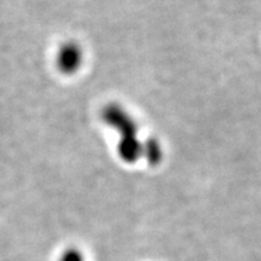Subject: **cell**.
Segmentation results:
<instances>
[{
  "mask_svg": "<svg viewBox=\"0 0 261 261\" xmlns=\"http://www.w3.org/2000/svg\"><path fill=\"white\" fill-rule=\"evenodd\" d=\"M104 122L120 133V140L137 138L138 127L133 117L119 104H108L102 112Z\"/></svg>",
  "mask_w": 261,
  "mask_h": 261,
  "instance_id": "1",
  "label": "cell"
},
{
  "mask_svg": "<svg viewBox=\"0 0 261 261\" xmlns=\"http://www.w3.org/2000/svg\"><path fill=\"white\" fill-rule=\"evenodd\" d=\"M84 60L80 45L74 41H67L57 52V68L64 74H74L79 70Z\"/></svg>",
  "mask_w": 261,
  "mask_h": 261,
  "instance_id": "2",
  "label": "cell"
},
{
  "mask_svg": "<svg viewBox=\"0 0 261 261\" xmlns=\"http://www.w3.org/2000/svg\"><path fill=\"white\" fill-rule=\"evenodd\" d=\"M142 148L143 145L140 144L138 138L122 139L119 140V143H117L119 156L127 163H133L137 160H139L140 156H142Z\"/></svg>",
  "mask_w": 261,
  "mask_h": 261,
  "instance_id": "3",
  "label": "cell"
},
{
  "mask_svg": "<svg viewBox=\"0 0 261 261\" xmlns=\"http://www.w3.org/2000/svg\"><path fill=\"white\" fill-rule=\"evenodd\" d=\"M142 156L151 165H158L162 159V148L155 138H149L142 148Z\"/></svg>",
  "mask_w": 261,
  "mask_h": 261,
  "instance_id": "4",
  "label": "cell"
},
{
  "mask_svg": "<svg viewBox=\"0 0 261 261\" xmlns=\"http://www.w3.org/2000/svg\"><path fill=\"white\" fill-rule=\"evenodd\" d=\"M60 261H85V256L77 248H68L61 255Z\"/></svg>",
  "mask_w": 261,
  "mask_h": 261,
  "instance_id": "5",
  "label": "cell"
}]
</instances>
